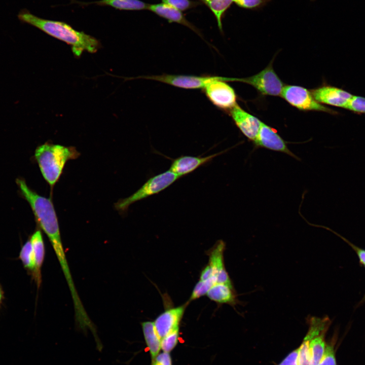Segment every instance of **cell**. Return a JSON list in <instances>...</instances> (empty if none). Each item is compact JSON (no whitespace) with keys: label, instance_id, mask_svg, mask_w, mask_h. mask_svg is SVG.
Instances as JSON below:
<instances>
[{"label":"cell","instance_id":"52a82bcc","mask_svg":"<svg viewBox=\"0 0 365 365\" xmlns=\"http://www.w3.org/2000/svg\"><path fill=\"white\" fill-rule=\"evenodd\" d=\"M256 148H263L271 151L285 153L300 160L288 148L287 142L276 130L262 122L258 135L253 141Z\"/></svg>","mask_w":365,"mask_h":365},{"label":"cell","instance_id":"cb8c5ba5","mask_svg":"<svg viewBox=\"0 0 365 365\" xmlns=\"http://www.w3.org/2000/svg\"><path fill=\"white\" fill-rule=\"evenodd\" d=\"M318 365H337L333 341L326 343L323 355Z\"/></svg>","mask_w":365,"mask_h":365},{"label":"cell","instance_id":"d4e9b609","mask_svg":"<svg viewBox=\"0 0 365 365\" xmlns=\"http://www.w3.org/2000/svg\"><path fill=\"white\" fill-rule=\"evenodd\" d=\"M345 108L356 114H365V97L353 95Z\"/></svg>","mask_w":365,"mask_h":365},{"label":"cell","instance_id":"ffe728a7","mask_svg":"<svg viewBox=\"0 0 365 365\" xmlns=\"http://www.w3.org/2000/svg\"><path fill=\"white\" fill-rule=\"evenodd\" d=\"M19 257L24 267L33 274L35 270V261L33 247L30 240H27L22 246Z\"/></svg>","mask_w":365,"mask_h":365},{"label":"cell","instance_id":"e0dca14e","mask_svg":"<svg viewBox=\"0 0 365 365\" xmlns=\"http://www.w3.org/2000/svg\"><path fill=\"white\" fill-rule=\"evenodd\" d=\"M326 333L318 334L308 330L305 337L309 340V348L311 356V365H318L323 355L326 343L324 337Z\"/></svg>","mask_w":365,"mask_h":365},{"label":"cell","instance_id":"d6a6232c","mask_svg":"<svg viewBox=\"0 0 365 365\" xmlns=\"http://www.w3.org/2000/svg\"><path fill=\"white\" fill-rule=\"evenodd\" d=\"M362 300H363V301H365V295H364V296L363 299H362Z\"/></svg>","mask_w":365,"mask_h":365},{"label":"cell","instance_id":"7a4b0ae2","mask_svg":"<svg viewBox=\"0 0 365 365\" xmlns=\"http://www.w3.org/2000/svg\"><path fill=\"white\" fill-rule=\"evenodd\" d=\"M79 155L75 147L48 142L39 146L34 153L42 174L51 187L59 179L66 162Z\"/></svg>","mask_w":365,"mask_h":365},{"label":"cell","instance_id":"1f68e13d","mask_svg":"<svg viewBox=\"0 0 365 365\" xmlns=\"http://www.w3.org/2000/svg\"><path fill=\"white\" fill-rule=\"evenodd\" d=\"M4 299V291L2 289V287L1 285L0 284V307L3 303Z\"/></svg>","mask_w":365,"mask_h":365},{"label":"cell","instance_id":"f546056e","mask_svg":"<svg viewBox=\"0 0 365 365\" xmlns=\"http://www.w3.org/2000/svg\"><path fill=\"white\" fill-rule=\"evenodd\" d=\"M299 348L290 352L278 365H297Z\"/></svg>","mask_w":365,"mask_h":365},{"label":"cell","instance_id":"3957f363","mask_svg":"<svg viewBox=\"0 0 365 365\" xmlns=\"http://www.w3.org/2000/svg\"><path fill=\"white\" fill-rule=\"evenodd\" d=\"M180 177L169 170L150 177L135 193L127 198L121 199L115 204L116 208L121 211L127 210L132 204L143 200L164 190Z\"/></svg>","mask_w":365,"mask_h":365},{"label":"cell","instance_id":"6da1fadb","mask_svg":"<svg viewBox=\"0 0 365 365\" xmlns=\"http://www.w3.org/2000/svg\"><path fill=\"white\" fill-rule=\"evenodd\" d=\"M17 16L22 23L32 25L70 46L76 57H80L84 51L96 53L101 47L95 38L75 29L66 22L39 17L25 9L20 10Z\"/></svg>","mask_w":365,"mask_h":365},{"label":"cell","instance_id":"603a6c76","mask_svg":"<svg viewBox=\"0 0 365 365\" xmlns=\"http://www.w3.org/2000/svg\"><path fill=\"white\" fill-rule=\"evenodd\" d=\"M309 342V340L305 337L298 348L297 365H311Z\"/></svg>","mask_w":365,"mask_h":365},{"label":"cell","instance_id":"83f0119b","mask_svg":"<svg viewBox=\"0 0 365 365\" xmlns=\"http://www.w3.org/2000/svg\"><path fill=\"white\" fill-rule=\"evenodd\" d=\"M320 226L322 228H325L332 232L333 233L337 235L338 236H339L340 238H341L343 240L347 243L356 253L360 264L365 267V249H362L355 245L354 244L350 242L349 241H348L347 239L343 237L342 235L332 230L330 228L322 226Z\"/></svg>","mask_w":365,"mask_h":365},{"label":"cell","instance_id":"5bb4252c","mask_svg":"<svg viewBox=\"0 0 365 365\" xmlns=\"http://www.w3.org/2000/svg\"><path fill=\"white\" fill-rule=\"evenodd\" d=\"M29 240L33 247L35 261V270L32 277L36 283L38 288H39L42 281L41 268L45 255L44 242L41 231H35Z\"/></svg>","mask_w":365,"mask_h":365},{"label":"cell","instance_id":"7402d4cb","mask_svg":"<svg viewBox=\"0 0 365 365\" xmlns=\"http://www.w3.org/2000/svg\"><path fill=\"white\" fill-rule=\"evenodd\" d=\"M179 337V327L175 328L161 339V349L163 352L169 353L177 344Z\"/></svg>","mask_w":365,"mask_h":365},{"label":"cell","instance_id":"7c38bea8","mask_svg":"<svg viewBox=\"0 0 365 365\" xmlns=\"http://www.w3.org/2000/svg\"><path fill=\"white\" fill-rule=\"evenodd\" d=\"M225 243L218 240L209 251L208 264L212 267L217 278V283L233 285L230 277L226 270L224 262V252Z\"/></svg>","mask_w":365,"mask_h":365},{"label":"cell","instance_id":"44dd1931","mask_svg":"<svg viewBox=\"0 0 365 365\" xmlns=\"http://www.w3.org/2000/svg\"><path fill=\"white\" fill-rule=\"evenodd\" d=\"M216 283L217 279L212 277L205 280H200L195 285L191 295L189 302L195 300L207 294L210 288Z\"/></svg>","mask_w":365,"mask_h":365},{"label":"cell","instance_id":"d6986e66","mask_svg":"<svg viewBox=\"0 0 365 365\" xmlns=\"http://www.w3.org/2000/svg\"><path fill=\"white\" fill-rule=\"evenodd\" d=\"M210 9L215 16L217 26L222 31V20L224 13L233 3V0H201Z\"/></svg>","mask_w":365,"mask_h":365},{"label":"cell","instance_id":"5b68a950","mask_svg":"<svg viewBox=\"0 0 365 365\" xmlns=\"http://www.w3.org/2000/svg\"><path fill=\"white\" fill-rule=\"evenodd\" d=\"M229 81L233 82V78L218 77L203 89L212 104L220 109L230 111L237 103L234 90L226 83Z\"/></svg>","mask_w":365,"mask_h":365},{"label":"cell","instance_id":"484cf974","mask_svg":"<svg viewBox=\"0 0 365 365\" xmlns=\"http://www.w3.org/2000/svg\"><path fill=\"white\" fill-rule=\"evenodd\" d=\"M162 3L170 6L180 11L196 7L198 3L190 0H162Z\"/></svg>","mask_w":365,"mask_h":365},{"label":"cell","instance_id":"9c48e42d","mask_svg":"<svg viewBox=\"0 0 365 365\" xmlns=\"http://www.w3.org/2000/svg\"><path fill=\"white\" fill-rule=\"evenodd\" d=\"M226 151L227 150H225L204 157L181 156L173 160L169 170L181 177L209 163L213 158Z\"/></svg>","mask_w":365,"mask_h":365},{"label":"cell","instance_id":"8fae6325","mask_svg":"<svg viewBox=\"0 0 365 365\" xmlns=\"http://www.w3.org/2000/svg\"><path fill=\"white\" fill-rule=\"evenodd\" d=\"M188 303L167 309L156 318L154 324L161 339L175 328L179 327V322Z\"/></svg>","mask_w":365,"mask_h":365},{"label":"cell","instance_id":"277c9868","mask_svg":"<svg viewBox=\"0 0 365 365\" xmlns=\"http://www.w3.org/2000/svg\"><path fill=\"white\" fill-rule=\"evenodd\" d=\"M280 95L287 102L302 111H315L328 113L333 115L338 112L323 106L317 101L311 92L307 89L295 85L283 86Z\"/></svg>","mask_w":365,"mask_h":365},{"label":"cell","instance_id":"9a60e30c","mask_svg":"<svg viewBox=\"0 0 365 365\" xmlns=\"http://www.w3.org/2000/svg\"><path fill=\"white\" fill-rule=\"evenodd\" d=\"M211 300L220 304L234 306L238 302L233 285L216 283L206 294Z\"/></svg>","mask_w":365,"mask_h":365},{"label":"cell","instance_id":"4dcf8cb0","mask_svg":"<svg viewBox=\"0 0 365 365\" xmlns=\"http://www.w3.org/2000/svg\"><path fill=\"white\" fill-rule=\"evenodd\" d=\"M212 277H215L216 278V275L214 273L212 267L208 264L201 271L200 275L199 280H205Z\"/></svg>","mask_w":365,"mask_h":365},{"label":"cell","instance_id":"ba28073f","mask_svg":"<svg viewBox=\"0 0 365 365\" xmlns=\"http://www.w3.org/2000/svg\"><path fill=\"white\" fill-rule=\"evenodd\" d=\"M315 99L320 103L345 108L353 95L338 87L324 85L311 91Z\"/></svg>","mask_w":365,"mask_h":365},{"label":"cell","instance_id":"f1b7e54d","mask_svg":"<svg viewBox=\"0 0 365 365\" xmlns=\"http://www.w3.org/2000/svg\"><path fill=\"white\" fill-rule=\"evenodd\" d=\"M152 365H172L169 353L163 352L159 354L153 360Z\"/></svg>","mask_w":365,"mask_h":365},{"label":"cell","instance_id":"4fadbf2b","mask_svg":"<svg viewBox=\"0 0 365 365\" xmlns=\"http://www.w3.org/2000/svg\"><path fill=\"white\" fill-rule=\"evenodd\" d=\"M148 10L166 19L169 23L175 22L187 26L201 36L199 30L185 18L181 11L164 3L148 5Z\"/></svg>","mask_w":365,"mask_h":365},{"label":"cell","instance_id":"30bf717a","mask_svg":"<svg viewBox=\"0 0 365 365\" xmlns=\"http://www.w3.org/2000/svg\"><path fill=\"white\" fill-rule=\"evenodd\" d=\"M230 113L236 125L243 134L253 141L258 135L262 122L237 104L230 110Z\"/></svg>","mask_w":365,"mask_h":365},{"label":"cell","instance_id":"8992f818","mask_svg":"<svg viewBox=\"0 0 365 365\" xmlns=\"http://www.w3.org/2000/svg\"><path fill=\"white\" fill-rule=\"evenodd\" d=\"M236 82L248 84L266 95L278 96L281 94L283 87L281 80L273 68L272 63L251 77L236 78Z\"/></svg>","mask_w":365,"mask_h":365},{"label":"cell","instance_id":"ac0fdd59","mask_svg":"<svg viewBox=\"0 0 365 365\" xmlns=\"http://www.w3.org/2000/svg\"><path fill=\"white\" fill-rule=\"evenodd\" d=\"M141 326L145 343L153 360L161 349V338L156 330L154 322H143Z\"/></svg>","mask_w":365,"mask_h":365},{"label":"cell","instance_id":"2e32d148","mask_svg":"<svg viewBox=\"0 0 365 365\" xmlns=\"http://www.w3.org/2000/svg\"><path fill=\"white\" fill-rule=\"evenodd\" d=\"M81 6L95 4L100 6H110L120 10H142L148 9L149 4L140 0H99L91 2H81L71 0Z\"/></svg>","mask_w":365,"mask_h":365},{"label":"cell","instance_id":"4316f807","mask_svg":"<svg viewBox=\"0 0 365 365\" xmlns=\"http://www.w3.org/2000/svg\"><path fill=\"white\" fill-rule=\"evenodd\" d=\"M270 0H233L238 7L246 9H257L266 5Z\"/></svg>","mask_w":365,"mask_h":365}]
</instances>
